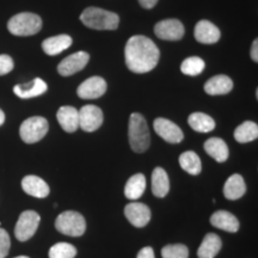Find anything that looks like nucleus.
Wrapping results in <instances>:
<instances>
[{"label": "nucleus", "mask_w": 258, "mask_h": 258, "mask_svg": "<svg viewBox=\"0 0 258 258\" xmlns=\"http://www.w3.org/2000/svg\"><path fill=\"white\" fill-rule=\"evenodd\" d=\"M159 49L156 43L143 35L129 38L124 49L125 64L134 73H147L152 71L159 61Z\"/></svg>", "instance_id": "1"}, {"label": "nucleus", "mask_w": 258, "mask_h": 258, "mask_svg": "<svg viewBox=\"0 0 258 258\" xmlns=\"http://www.w3.org/2000/svg\"><path fill=\"white\" fill-rule=\"evenodd\" d=\"M128 138L132 150L135 153L146 152L150 147L151 138L147 122L144 116L139 112H133L129 118Z\"/></svg>", "instance_id": "2"}, {"label": "nucleus", "mask_w": 258, "mask_h": 258, "mask_svg": "<svg viewBox=\"0 0 258 258\" xmlns=\"http://www.w3.org/2000/svg\"><path fill=\"white\" fill-rule=\"evenodd\" d=\"M82 23L95 30H116L120 23V17L111 11L99 8H88L80 15Z\"/></svg>", "instance_id": "3"}, {"label": "nucleus", "mask_w": 258, "mask_h": 258, "mask_svg": "<svg viewBox=\"0 0 258 258\" xmlns=\"http://www.w3.org/2000/svg\"><path fill=\"white\" fill-rule=\"evenodd\" d=\"M8 29L15 36H31L42 29V19L31 12H22L10 18Z\"/></svg>", "instance_id": "4"}, {"label": "nucleus", "mask_w": 258, "mask_h": 258, "mask_svg": "<svg viewBox=\"0 0 258 258\" xmlns=\"http://www.w3.org/2000/svg\"><path fill=\"white\" fill-rule=\"evenodd\" d=\"M55 228L60 233L70 235V237H80L85 233L86 222L80 213L66 211L56 218Z\"/></svg>", "instance_id": "5"}, {"label": "nucleus", "mask_w": 258, "mask_h": 258, "mask_svg": "<svg viewBox=\"0 0 258 258\" xmlns=\"http://www.w3.org/2000/svg\"><path fill=\"white\" fill-rule=\"evenodd\" d=\"M49 129L48 121L41 116L29 117L21 124L19 135L25 144H35L46 137Z\"/></svg>", "instance_id": "6"}, {"label": "nucleus", "mask_w": 258, "mask_h": 258, "mask_svg": "<svg viewBox=\"0 0 258 258\" xmlns=\"http://www.w3.org/2000/svg\"><path fill=\"white\" fill-rule=\"evenodd\" d=\"M41 217L35 211H25L19 215L15 227V235L19 241H27L36 233Z\"/></svg>", "instance_id": "7"}, {"label": "nucleus", "mask_w": 258, "mask_h": 258, "mask_svg": "<svg viewBox=\"0 0 258 258\" xmlns=\"http://www.w3.org/2000/svg\"><path fill=\"white\" fill-rule=\"evenodd\" d=\"M154 34L161 40L179 41L184 36V27L178 19H164L156 24Z\"/></svg>", "instance_id": "8"}, {"label": "nucleus", "mask_w": 258, "mask_h": 258, "mask_svg": "<svg viewBox=\"0 0 258 258\" xmlns=\"http://www.w3.org/2000/svg\"><path fill=\"white\" fill-rule=\"evenodd\" d=\"M154 131L161 139L170 144H179L184 138L182 129L167 118H156L153 123Z\"/></svg>", "instance_id": "9"}, {"label": "nucleus", "mask_w": 258, "mask_h": 258, "mask_svg": "<svg viewBox=\"0 0 258 258\" xmlns=\"http://www.w3.org/2000/svg\"><path fill=\"white\" fill-rule=\"evenodd\" d=\"M103 123V112L96 105H85L79 111V127L83 131L95 132Z\"/></svg>", "instance_id": "10"}, {"label": "nucleus", "mask_w": 258, "mask_h": 258, "mask_svg": "<svg viewBox=\"0 0 258 258\" xmlns=\"http://www.w3.org/2000/svg\"><path fill=\"white\" fill-rule=\"evenodd\" d=\"M90 60V55L86 51H78L72 55L64 57L57 66V72L62 77H70L84 70Z\"/></svg>", "instance_id": "11"}, {"label": "nucleus", "mask_w": 258, "mask_h": 258, "mask_svg": "<svg viewBox=\"0 0 258 258\" xmlns=\"http://www.w3.org/2000/svg\"><path fill=\"white\" fill-rule=\"evenodd\" d=\"M127 220L135 227H145L151 220V211L146 205L140 202L128 203L124 208Z\"/></svg>", "instance_id": "12"}, {"label": "nucleus", "mask_w": 258, "mask_h": 258, "mask_svg": "<svg viewBox=\"0 0 258 258\" xmlns=\"http://www.w3.org/2000/svg\"><path fill=\"white\" fill-rule=\"evenodd\" d=\"M106 82L101 77H91L79 85L77 93L82 99H96L104 95Z\"/></svg>", "instance_id": "13"}, {"label": "nucleus", "mask_w": 258, "mask_h": 258, "mask_svg": "<svg viewBox=\"0 0 258 258\" xmlns=\"http://www.w3.org/2000/svg\"><path fill=\"white\" fill-rule=\"evenodd\" d=\"M194 35H195L196 41L203 44H213L217 43L220 40V30L215 27L212 22L206 21H200L196 24L195 30H194Z\"/></svg>", "instance_id": "14"}, {"label": "nucleus", "mask_w": 258, "mask_h": 258, "mask_svg": "<svg viewBox=\"0 0 258 258\" xmlns=\"http://www.w3.org/2000/svg\"><path fill=\"white\" fill-rule=\"evenodd\" d=\"M22 189L24 190L28 195L36 199H44L49 195L50 189L49 185L44 182L40 177L29 175L22 179Z\"/></svg>", "instance_id": "15"}, {"label": "nucleus", "mask_w": 258, "mask_h": 258, "mask_svg": "<svg viewBox=\"0 0 258 258\" xmlns=\"http://www.w3.org/2000/svg\"><path fill=\"white\" fill-rule=\"evenodd\" d=\"M61 128L67 133H74L79 128V111L73 106H61L56 114Z\"/></svg>", "instance_id": "16"}, {"label": "nucleus", "mask_w": 258, "mask_h": 258, "mask_svg": "<svg viewBox=\"0 0 258 258\" xmlns=\"http://www.w3.org/2000/svg\"><path fill=\"white\" fill-rule=\"evenodd\" d=\"M48 86L44 80L41 78H35L32 82L28 84H19L14 88V92L16 96H18L22 99H29L34 98V97H38L43 95L47 91Z\"/></svg>", "instance_id": "17"}, {"label": "nucleus", "mask_w": 258, "mask_h": 258, "mask_svg": "<svg viewBox=\"0 0 258 258\" xmlns=\"http://www.w3.org/2000/svg\"><path fill=\"white\" fill-rule=\"evenodd\" d=\"M73 40L69 35H56L48 37L42 42V49L49 56L57 55L72 46Z\"/></svg>", "instance_id": "18"}, {"label": "nucleus", "mask_w": 258, "mask_h": 258, "mask_svg": "<svg viewBox=\"0 0 258 258\" xmlns=\"http://www.w3.org/2000/svg\"><path fill=\"white\" fill-rule=\"evenodd\" d=\"M211 224L219 230L235 233L239 230V221L233 214L227 211H218L211 217Z\"/></svg>", "instance_id": "19"}, {"label": "nucleus", "mask_w": 258, "mask_h": 258, "mask_svg": "<svg viewBox=\"0 0 258 258\" xmlns=\"http://www.w3.org/2000/svg\"><path fill=\"white\" fill-rule=\"evenodd\" d=\"M233 89V82L230 77L219 74V76L213 77L205 84V91L211 96L226 95Z\"/></svg>", "instance_id": "20"}, {"label": "nucleus", "mask_w": 258, "mask_h": 258, "mask_svg": "<svg viewBox=\"0 0 258 258\" xmlns=\"http://www.w3.org/2000/svg\"><path fill=\"white\" fill-rule=\"evenodd\" d=\"M222 241L218 234L208 233L203 238L201 245L198 250L199 258H214L220 252Z\"/></svg>", "instance_id": "21"}, {"label": "nucleus", "mask_w": 258, "mask_h": 258, "mask_svg": "<svg viewBox=\"0 0 258 258\" xmlns=\"http://www.w3.org/2000/svg\"><path fill=\"white\" fill-rule=\"evenodd\" d=\"M245 192H246V184H245L243 177L238 173L232 175L225 183L224 195L227 200L235 201V200L243 198Z\"/></svg>", "instance_id": "22"}, {"label": "nucleus", "mask_w": 258, "mask_h": 258, "mask_svg": "<svg viewBox=\"0 0 258 258\" xmlns=\"http://www.w3.org/2000/svg\"><path fill=\"white\" fill-rule=\"evenodd\" d=\"M206 153L209 154L218 163H224L228 158V147L222 139L211 138L203 145Z\"/></svg>", "instance_id": "23"}, {"label": "nucleus", "mask_w": 258, "mask_h": 258, "mask_svg": "<svg viewBox=\"0 0 258 258\" xmlns=\"http://www.w3.org/2000/svg\"><path fill=\"white\" fill-rule=\"evenodd\" d=\"M146 189V177L143 173H137L127 180L124 186V195L128 200H139Z\"/></svg>", "instance_id": "24"}, {"label": "nucleus", "mask_w": 258, "mask_h": 258, "mask_svg": "<svg viewBox=\"0 0 258 258\" xmlns=\"http://www.w3.org/2000/svg\"><path fill=\"white\" fill-rule=\"evenodd\" d=\"M170 190L169 176L163 167H156L152 172V192L157 198H165Z\"/></svg>", "instance_id": "25"}, {"label": "nucleus", "mask_w": 258, "mask_h": 258, "mask_svg": "<svg viewBox=\"0 0 258 258\" xmlns=\"http://www.w3.org/2000/svg\"><path fill=\"white\" fill-rule=\"evenodd\" d=\"M188 123L194 131L199 133H208L215 128V121L211 116L203 112H192L189 116Z\"/></svg>", "instance_id": "26"}, {"label": "nucleus", "mask_w": 258, "mask_h": 258, "mask_svg": "<svg viewBox=\"0 0 258 258\" xmlns=\"http://www.w3.org/2000/svg\"><path fill=\"white\" fill-rule=\"evenodd\" d=\"M258 138V125L252 121H246L234 131V139L239 144H246Z\"/></svg>", "instance_id": "27"}, {"label": "nucleus", "mask_w": 258, "mask_h": 258, "mask_svg": "<svg viewBox=\"0 0 258 258\" xmlns=\"http://www.w3.org/2000/svg\"><path fill=\"white\" fill-rule=\"evenodd\" d=\"M179 165L183 170L192 176L200 175L202 170V164L200 157L192 151H186L179 157Z\"/></svg>", "instance_id": "28"}, {"label": "nucleus", "mask_w": 258, "mask_h": 258, "mask_svg": "<svg viewBox=\"0 0 258 258\" xmlns=\"http://www.w3.org/2000/svg\"><path fill=\"white\" fill-rule=\"evenodd\" d=\"M205 67L206 63L201 57L190 56L188 59L183 61L182 64H180V71H182V73L185 74V76L195 77L199 76L200 73H202Z\"/></svg>", "instance_id": "29"}, {"label": "nucleus", "mask_w": 258, "mask_h": 258, "mask_svg": "<svg viewBox=\"0 0 258 258\" xmlns=\"http://www.w3.org/2000/svg\"><path fill=\"white\" fill-rule=\"evenodd\" d=\"M77 249L69 243H57L49 249V258H74Z\"/></svg>", "instance_id": "30"}, {"label": "nucleus", "mask_w": 258, "mask_h": 258, "mask_svg": "<svg viewBox=\"0 0 258 258\" xmlns=\"http://www.w3.org/2000/svg\"><path fill=\"white\" fill-rule=\"evenodd\" d=\"M163 258H188L189 249L183 244L166 245L161 249Z\"/></svg>", "instance_id": "31"}, {"label": "nucleus", "mask_w": 258, "mask_h": 258, "mask_svg": "<svg viewBox=\"0 0 258 258\" xmlns=\"http://www.w3.org/2000/svg\"><path fill=\"white\" fill-rule=\"evenodd\" d=\"M10 247H11L10 235L4 228L0 227V258H5L8 256Z\"/></svg>", "instance_id": "32"}, {"label": "nucleus", "mask_w": 258, "mask_h": 258, "mask_svg": "<svg viewBox=\"0 0 258 258\" xmlns=\"http://www.w3.org/2000/svg\"><path fill=\"white\" fill-rule=\"evenodd\" d=\"M15 67V62L12 57L6 54H2L0 55V76H5L11 72Z\"/></svg>", "instance_id": "33"}, {"label": "nucleus", "mask_w": 258, "mask_h": 258, "mask_svg": "<svg viewBox=\"0 0 258 258\" xmlns=\"http://www.w3.org/2000/svg\"><path fill=\"white\" fill-rule=\"evenodd\" d=\"M137 258H156V257H154V251L152 247L146 246L139 251Z\"/></svg>", "instance_id": "34"}, {"label": "nucleus", "mask_w": 258, "mask_h": 258, "mask_svg": "<svg viewBox=\"0 0 258 258\" xmlns=\"http://www.w3.org/2000/svg\"><path fill=\"white\" fill-rule=\"evenodd\" d=\"M158 3V0H139V4L143 6L144 9H153L156 4Z\"/></svg>", "instance_id": "35"}, {"label": "nucleus", "mask_w": 258, "mask_h": 258, "mask_svg": "<svg viewBox=\"0 0 258 258\" xmlns=\"http://www.w3.org/2000/svg\"><path fill=\"white\" fill-rule=\"evenodd\" d=\"M251 59H252L254 62L258 61V40H254L252 47H251Z\"/></svg>", "instance_id": "36"}, {"label": "nucleus", "mask_w": 258, "mask_h": 258, "mask_svg": "<svg viewBox=\"0 0 258 258\" xmlns=\"http://www.w3.org/2000/svg\"><path fill=\"white\" fill-rule=\"evenodd\" d=\"M4 122H5V114H4V111L0 109V125L4 124Z\"/></svg>", "instance_id": "37"}, {"label": "nucleus", "mask_w": 258, "mask_h": 258, "mask_svg": "<svg viewBox=\"0 0 258 258\" xmlns=\"http://www.w3.org/2000/svg\"><path fill=\"white\" fill-rule=\"evenodd\" d=\"M15 258H29L28 256H18V257H15Z\"/></svg>", "instance_id": "38"}]
</instances>
